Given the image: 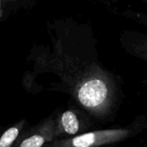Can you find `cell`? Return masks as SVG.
<instances>
[{
	"mask_svg": "<svg viewBox=\"0 0 147 147\" xmlns=\"http://www.w3.org/2000/svg\"><path fill=\"white\" fill-rule=\"evenodd\" d=\"M65 34L61 58L65 84L72 98L99 124L115 121L125 96L120 76L100 61L97 38L89 22H74Z\"/></svg>",
	"mask_w": 147,
	"mask_h": 147,
	"instance_id": "1",
	"label": "cell"
},
{
	"mask_svg": "<svg viewBox=\"0 0 147 147\" xmlns=\"http://www.w3.org/2000/svg\"><path fill=\"white\" fill-rule=\"evenodd\" d=\"M147 129V115H140L122 127L93 129L62 141L59 145L72 147H100L115 145L135 138Z\"/></svg>",
	"mask_w": 147,
	"mask_h": 147,
	"instance_id": "2",
	"label": "cell"
},
{
	"mask_svg": "<svg viewBox=\"0 0 147 147\" xmlns=\"http://www.w3.org/2000/svg\"><path fill=\"white\" fill-rule=\"evenodd\" d=\"M121 16L135 21L146 28V30L124 29L119 34L121 48L129 55L147 63V14L127 9L120 13Z\"/></svg>",
	"mask_w": 147,
	"mask_h": 147,
	"instance_id": "3",
	"label": "cell"
},
{
	"mask_svg": "<svg viewBox=\"0 0 147 147\" xmlns=\"http://www.w3.org/2000/svg\"><path fill=\"white\" fill-rule=\"evenodd\" d=\"M99 123L83 108L67 109L59 119V129L64 134L75 137L93 130Z\"/></svg>",
	"mask_w": 147,
	"mask_h": 147,
	"instance_id": "4",
	"label": "cell"
},
{
	"mask_svg": "<svg viewBox=\"0 0 147 147\" xmlns=\"http://www.w3.org/2000/svg\"><path fill=\"white\" fill-rule=\"evenodd\" d=\"M19 134V131L16 127H10L8 129L0 138V147L10 146L16 140Z\"/></svg>",
	"mask_w": 147,
	"mask_h": 147,
	"instance_id": "5",
	"label": "cell"
},
{
	"mask_svg": "<svg viewBox=\"0 0 147 147\" xmlns=\"http://www.w3.org/2000/svg\"><path fill=\"white\" fill-rule=\"evenodd\" d=\"M45 142L44 137L40 135H33L23 140L20 145L21 147H40Z\"/></svg>",
	"mask_w": 147,
	"mask_h": 147,
	"instance_id": "6",
	"label": "cell"
},
{
	"mask_svg": "<svg viewBox=\"0 0 147 147\" xmlns=\"http://www.w3.org/2000/svg\"><path fill=\"white\" fill-rule=\"evenodd\" d=\"M90 3H104V4H113L115 3L119 0H87Z\"/></svg>",
	"mask_w": 147,
	"mask_h": 147,
	"instance_id": "7",
	"label": "cell"
},
{
	"mask_svg": "<svg viewBox=\"0 0 147 147\" xmlns=\"http://www.w3.org/2000/svg\"><path fill=\"white\" fill-rule=\"evenodd\" d=\"M141 1H142L145 4H146L147 5V0H141Z\"/></svg>",
	"mask_w": 147,
	"mask_h": 147,
	"instance_id": "8",
	"label": "cell"
},
{
	"mask_svg": "<svg viewBox=\"0 0 147 147\" xmlns=\"http://www.w3.org/2000/svg\"><path fill=\"white\" fill-rule=\"evenodd\" d=\"M146 115H147V113H146Z\"/></svg>",
	"mask_w": 147,
	"mask_h": 147,
	"instance_id": "9",
	"label": "cell"
}]
</instances>
